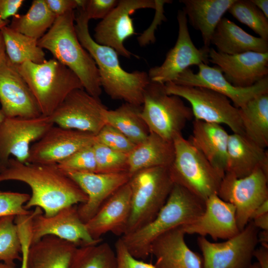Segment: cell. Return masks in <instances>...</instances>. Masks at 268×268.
<instances>
[{"mask_svg":"<svg viewBox=\"0 0 268 268\" xmlns=\"http://www.w3.org/2000/svg\"><path fill=\"white\" fill-rule=\"evenodd\" d=\"M251 1L268 18V0H251Z\"/></svg>","mask_w":268,"mask_h":268,"instance_id":"obj_50","label":"cell"},{"mask_svg":"<svg viewBox=\"0 0 268 268\" xmlns=\"http://www.w3.org/2000/svg\"><path fill=\"white\" fill-rule=\"evenodd\" d=\"M211 44L228 55L247 52H268V41L250 35L233 21L222 17L212 35Z\"/></svg>","mask_w":268,"mask_h":268,"instance_id":"obj_29","label":"cell"},{"mask_svg":"<svg viewBox=\"0 0 268 268\" xmlns=\"http://www.w3.org/2000/svg\"><path fill=\"white\" fill-rule=\"evenodd\" d=\"M5 165L0 164V172L3 169Z\"/></svg>","mask_w":268,"mask_h":268,"instance_id":"obj_57","label":"cell"},{"mask_svg":"<svg viewBox=\"0 0 268 268\" xmlns=\"http://www.w3.org/2000/svg\"><path fill=\"white\" fill-rule=\"evenodd\" d=\"M268 173L260 168L240 178L225 173L217 195L235 207L240 231L250 221L255 209L268 200Z\"/></svg>","mask_w":268,"mask_h":268,"instance_id":"obj_11","label":"cell"},{"mask_svg":"<svg viewBox=\"0 0 268 268\" xmlns=\"http://www.w3.org/2000/svg\"><path fill=\"white\" fill-rule=\"evenodd\" d=\"M97 173L128 171V154L95 142L93 144Z\"/></svg>","mask_w":268,"mask_h":268,"instance_id":"obj_38","label":"cell"},{"mask_svg":"<svg viewBox=\"0 0 268 268\" xmlns=\"http://www.w3.org/2000/svg\"><path fill=\"white\" fill-rule=\"evenodd\" d=\"M30 197V195L26 193L0 190V217L30 213L32 210L26 209L24 207Z\"/></svg>","mask_w":268,"mask_h":268,"instance_id":"obj_41","label":"cell"},{"mask_svg":"<svg viewBox=\"0 0 268 268\" xmlns=\"http://www.w3.org/2000/svg\"><path fill=\"white\" fill-rule=\"evenodd\" d=\"M115 251L117 260L116 268H156L154 265L146 263L132 256L121 238L115 243Z\"/></svg>","mask_w":268,"mask_h":268,"instance_id":"obj_42","label":"cell"},{"mask_svg":"<svg viewBox=\"0 0 268 268\" xmlns=\"http://www.w3.org/2000/svg\"><path fill=\"white\" fill-rule=\"evenodd\" d=\"M21 246V260L20 268H26L28 252L31 245V241L27 237H23L20 240Z\"/></svg>","mask_w":268,"mask_h":268,"instance_id":"obj_47","label":"cell"},{"mask_svg":"<svg viewBox=\"0 0 268 268\" xmlns=\"http://www.w3.org/2000/svg\"><path fill=\"white\" fill-rule=\"evenodd\" d=\"M199 70L194 73L188 68L173 81L175 84L208 88L227 97L238 108L244 106L249 100L268 92V76L248 87H236L230 83L217 67H210L201 63Z\"/></svg>","mask_w":268,"mask_h":268,"instance_id":"obj_17","label":"cell"},{"mask_svg":"<svg viewBox=\"0 0 268 268\" xmlns=\"http://www.w3.org/2000/svg\"><path fill=\"white\" fill-rule=\"evenodd\" d=\"M119 0H85L82 8L88 18H104L118 4Z\"/></svg>","mask_w":268,"mask_h":268,"instance_id":"obj_43","label":"cell"},{"mask_svg":"<svg viewBox=\"0 0 268 268\" xmlns=\"http://www.w3.org/2000/svg\"><path fill=\"white\" fill-rule=\"evenodd\" d=\"M14 215L0 217V262L15 264L21 260V246Z\"/></svg>","mask_w":268,"mask_h":268,"instance_id":"obj_36","label":"cell"},{"mask_svg":"<svg viewBox=\"0 0 268 268\" xmlns=\"http://www.w3.org/2000/svg\"><path fill=\"white\" fill-rule=\"evenodd\" d=\"M5 116L0 109V124L2 122Z\"/></svg>","mask_w":268,"mask_h":268,"instance_id":"obj_55","label":"cell"},{"mask_svg":"<svg viewBox=\"0 0 268 268\" xmlns=\"http://www.w3.org/2000/svg\"><path fill=\"white\" fill-rule=\"evenodd\" d=\"M0 103L6 118H32L42 115L28 85L7 55L0 65Z\"/></svg>","mask_w":268,"mask_h":268,"instance_id":"obj_19","label":"cell"},{"mask_svg":"<svg viewBox=\"0 0 268 268\" xmlns=\"http://www.w3.org/2000/svg\"><path fill=\"white\" fill-rule=\"evenodd\" d=\"M115 250L107 242L77 247L70 268H116Z\"/></svg>","mask_w":268,"mask_h":268,"instance_id":"obj_35","label":"cell"},{"mask_svg":"<svg viewBox=\"0 0 268 268\" xmlns=\"http://www.w3.org/2000/svg\"><path fill=\"white\" fill-rule=\"evenodd\" d=\"M173 143L174 157L169 171L174 183L204 201L217 194L223 177L182 134L176 135Z\"/></svg>","mask_w":268,"mask_h":268,"instance_id":"obj_7","label":"cell"},{"mask_svg":"<svg viewBox=\"0 0 268 268\" xmlns=\"http://www.w3.org/2000/svg\"><path fill=\"white\" fill-rule=\"evenodd\" d=\"M93 144L75 151L57 164L58 166L65 172H97Z\"/></svg>","mask_w":268,"mask_h":268,"instance_id":"obj_39","label":"cell"},{"mask_svg":"<svg viewBox=\"0 0 268 268\" xmlns=\"http://www.w3.org/2000/svg\"><path fill=\"white\" fill-rule=\"evenodd\" d=\"M74 10L56 17L38 45L50 51L54 58L72 70L84 90L99 98L102 93L98 69L89 53L79 41L75 30Z\"/></svg>","mask_w":268,"mask_h":268,"instance_id":"obj_4","label":"cell"},{"mask_svg":"<svg viewBox=\"0 0 268 268\" xmlns=\"http://www.w3.org/2000/svg\"><path fill=\"white\" fill-rule=\"evenodd\" d=\"M107 107L83 89L71 91L50 115L55 125L96 135L106 124Z\"/></svg>","mask_w":268,"mask_h":268,"instance_id":"obj_13","label":"cell"},{"mask_svg":"<svg viewBox=\"0 0 268 268\" xmlns=\"http://www.w3.org/2000/svg\"><path fill=\"white\" fill-rule=\"evenodd\" d=\"M177 19L178 34L174 46L166 55L163 63L151 68L148 75L151 81L165 84L173 82L190 67L208 63L209 49L197 48L192 40L188 26V19L183 10H179Z\"/></svg>","mask_w":268,"mask_h":268,"instance_id":"obj_14","label":"cell"},{"mask_svg":"<svg viewBox=\"0 0 268 268\" xmlns=\"http://www.w3.org/2000/svg\"><path fill=\"white\" fill-rule=\"evenodd\" d=\"M24 1L23 0H0V19L6 20L8 17L16 15Z\"/></svg>","mask_w":268,"mask_h":268,"instance_id":"obj_45","label":"cell"},{"mask_svg":"<svg viewBox=\"0 0 268 268\" xmlns=\"http://www.w3.org/2000/svg\"><path fill=\"white\" fill-rule=\"evenodd\" d=\"M235 0H181L188 21L201 32L203 47L210 48L215 28Z\"/></svg>","mask_w":268,"mask_h":268,"instance_id":"obj_27","label":"cell"},{"mask_svg":"<svg viewBox=\"0 0 268 268\" xmlns=\"http://www.w3.org/2000/svg\"><path fill=\"white\" fill-rule=\"evenodd\" d=\"M31 232V244L49 235L72 243L77 247L95 245L103 241L95 240L90 236L76 205L63 208L51 216H45L40 207H35Z\"/></svg>","mask_w":268,"mask_h":268,"instance_id":"obj_15","label":"cell"},{"mask_svg":"<svg viewBox=\"0 0 268 268\" xmlns=\"http://www.w3.org/2000/svg\"><path fill=\"white\" fill-rule=\"evenodd\" d=\"M84 192L87 201L77 206L81 220L87 222L119 189L128 183V171L115 173L65 172Z\"/></svg>","mask_w":268,"mask_h":268,"instance_id":"obj_21","label":"cell"},{"mask_svg":"<svg viewBox=\"0 0 268 268\" xmlns=\"http://www.w3.org/2000/svg\"><path fill=\"white\" fill-rule=\"evenodd\" d=\"M77 247L54 236H46L31 244L26 268H70Z\"/></svg>","mask_w":268,"mask_h":268,"instance_id":"obj_28","label":"cell"},{"mask_svg":"<svg viewBox=\"0 0 268 268\" xmlns=\"http://www.w3.org/2000/svg\"><path fill=\"white\" fill-rule=\"evenodd\" d=\"M250 268H260L258 262L252 264Z\"/></svg>","mask_w":268,"mask_h":268,"instance_id":"obj_56","label":"cell"},{"mask_svg":"<svg viewBox=\"0 0 268 268\" xmlns=\"http://www.w3.org/2000/svg\"><path fill=\"white\" fill-rule=\"evenodd\" d=\"M174 157L173 141L150 133L128 154V171L131 175L147 168L170 167Z\"/></svg>","mask_w":268,"mask_h":268,"instance_id":"obj_30","label":"cell"},{"mask_svg":"<svg viewBox=\"0 0 268 268\" xmlns=\"http://www.w3.org/2000/svg\"><path fill=\"white\" fill-rule=\"evenodd\" d=\"M254 257L257 260L260 268H268V249L262 246L256 248Z\"/></svg>","mask_w":268,"mask_h":268,"instance_id":"obj_46","label":"cell"},{"mask_svg":"<svg viewBox=\"0 0 268 268\" xmlns=\"http://www.w3.org/2000/svg\"><path fill=\"white\" fill-rule=\"evenodd\" d=\"M254 225L262 230H268V213L260 216L252 220Z\"/></svg>","mask_w":268,"mask_h":268,"instance_id":"obj_48","label":"cell"},{"mask_svg":"<svg viewBox=\"0 0 268 268\" xmlns=\"http://www.w3.org/2000/svg\"><path fill=\"white\" fill-rule=\"evenodd\" d=\"M259 229L250 221L233 237L220 243L211 242L199 236L202 268H250L256 249Z\"/></svg>","mask_w":268,"mask_h":268,"instance_id":"obj_10","label":"cell"},{"mask_svg":"<svg viewBox=\"0 0 268 268\" xmlns=\"http://www.w3.org/2000/svg\"><path fill=\"white\" fill-rule=\"evenodd\" d=\"M259 168L268 173V151L245 135L229 134L225 173L240 178L250 175Z\"/></svg>","mask_w":268,"mask_h":268,"instance_id":"obj_25","label":"cell"},{"mask_svg":"<svg viewBox=\"0 0 268 268\" xmlns=\"http://www.w3.org/2000/svg\"><path fill=\"white\" fill-rule=\"evenodd\" d=\"M229 135L221 125L194 120L189 139L223 177L226 171Z\"/></svg>","mask_w":268,"mask_h":268,"instance_id":"obj_26","label":"cell"},{"mask_svg":"<svg viewBox=\"0 0 268 268\" xmlns=\"http://www.w3.org/2000/svg\"><path fill=\"white\" fill-rule=\"evenodd\" d=\"M89 21L83 8H77L74 24L76 35L97 65L102 89L113 99L141 106L145 88L150 81L148 73L138 70L129 72L124 69L117 52L97 43L91 36Z\"/></svg>","mask_w":268,"mask_h":268,"instance_id":"obj_2","label":"cell"},{"mask_svg":"<svg viewBox=\"0 0 268 268\" xmlns=\"http://www.w3.org/2000/svg\"><path fill=\"white\" fill-rule=\"evenodd\" d=\"M140 116L150 133L171 141L193 118L191 107L181 97L168 94L164 84L151 80L144 93Z\"/></svg>","mask_w":268,"mask_h":268,"instance_id":"obj_8","label":"cell"},{"mask_svg":"<svg viewBox=\"0 0 268 268\" xmlns=\"http://www.w3.org/2000/svg\"><path fill=\"white\" fill-rule=\"evenodd\" d=\"M131 190L129 182L115 192L85 223L90 236L95 240L108 232L123 236L131 207Z\"/></svg>","mask_w":268,"mask_h":268,"instance_id":"obj_23","label":"cell"},{"mask_svg":"<svg viewBox=\"0 0 268 268\" xmlns=\"http://www.w3.org/2000/svg\"><path fill=\"white\" fill-rule=\"evenodd\" d=\"M15 67L44 116L51 115L71 91L83 89L77 75L55 58L41 64L26 61Z\"/></svg>","mask_w":268,"mask_h":268,"instance_id":"obj_5","label":"cell"},{"mask_svg":"<svg viewBox=\"0 0 268 268\" xmlns=\"http://www.w3.org/2000/svg\"><path fill=\"white\" fill-rule=\"evenodd\" d=\"M129 183L131 190V212L123 235L137 230L156 216L174 184L169 167L140 170L131 175Z\"/></svg>","mask_w":268,"mask_h":268,"instance_id":"obj_6","label":"cell"},{"mask_svg":"<svg viewBox=\"0 0 268 268\" xmlns=\"http://www.w3.org/2000/svg\"><path fill=\"white\" fill-rule=\"evenodd\" d=\"M208 60L218 67L225 78L236 87L252 86L268 75V52L228 55L210 48Z\"/></svg>","mask_w":268,"mask_h":268,"instance_id":"obj_20","label":"cell"},{"mask_svg":"<svg viewBox=\"0 0 268 268\" xmlns=\"http://www.w3.org/2000/svg\"><path fill=\"white\" fill-rule=\"evenodd\" d=\"M268 213V200L259 205L253 212L250 221L254 219Z\"/></svg>","mask_w":268,"mask_h":268,"instance_id":"obj_49","label":"cell"},{"mask_svg":"<svg viewBox=\"0 0 268 268\" xmlns=\"http://www.w3.org/2000/svg\"><path fill=\"white\" fill-rule=\"evenodd\" d=\"M141 109V106L126 102L115 109H107L104 114L106 124L120 131L137 145L144 140L150 133L140 116Z\"/></svg>","mask_w":268,"mask_h":268,"instance_id":"obj_32","label":"cell"},{"mask_svg":"<svg viewBox=\"0 0 268 268\" xmlns=\"http://www.w3.org/2000/svg\"><path fill=\"white\" fill-rule=\"evenodd\" d=\"M95 141L127 154L136 145L120 131L108 124L95 135Z\"/></svg>","mask_w":268,"mask_h":268,"instance_id":"obj_40","label":"cell"},{"mask_svg":"<svg viewBox=\"0 0 268 268\" xmlns=\"http://www.w3.org/2000/svg\"><path fill=\"white\" fill-rule=\"evenodd\" d=\"M228 11L238 21L258 34L260 38L268 41V18L251 0H235Z\"/></svg>","mask_w":268,"mask_h":268,"instance_id":"obj_37","label":"cell"},{"mask_svg":"<svg viewBox=\"0 0 268 268\" xmlns=\"http://www.w3.org/2000/svg\"><path fill=\"white\" fill-rule=\"evenodd\" d=\"M9 23V20H3L0 19V30L3 27L7 26Z\"/></svg>","mask_w":268,"mask_h":268,"instance_id":"obj_54","label":"cell"},{"mask_svg":"<svg viewBox=\"0 0 268 268\" xmlns=\"http://www.w3.org/2000/svg\"><path fill=\"white\" fill-rule=\"evenodd\" d=\"M8 180L26 184L31 195L25 208L40 207L46 216L87 200L84 192L57 164L22 163L10 158L0 172V182Z\"/></svg>","mask_w":268,"mask_h":268,"instance_id":"obj_1","label":"cell"},{"mask_svg":"<svg viewBox=\"0 0 268 268\" xmlns=\"http://www.w3.org/2000/svg\"><path fill=\"white\" fill-rule=\"evenodd\" d=\"M56 16L49 9L45 0H33L28 11L12 17L8 26L37 40L42 38L54 23Z\"/></svg>","mask_w":268,"mask_h":268,"instance_id":"obj_34","label":"cell"},{"mask_svg":"<svg viewBox=\"0 0 268 268\" xmlns=\"http://www.w3.org/2000/svg\"><path fill=\"white\" fill-rule=\"evenodd\" d=\"M156 8L153 0H119L117 6L94 29V40L115 50L125 58L134 56L124 46L125 41L136 34L131 15L137 10Z\"/></svg>","mask_w":268,"mask_h":268,"instance_id":"obj_16","label":"cell"},{"mask_svg":"<svg viewBox=\"0 0 268 268\" xmlns=\"http://www.w3.org/2000/svg\"><path fill=\"white\" fill-rule=\"evenodd\" d=\"M0 31L7 57L14 66H19L26 61L41 64L47 61L43 49L38 45L37 40L21 34L8 25Z\"/></svg>","mask_w":268,"mask_h":268,"instance_id":"obj_33","label":"cell"},{"mask_svg":"<svg viewBox=\"0 0 268 268\" xmlns=\"http://www.w3.org/2000/svg\"><path fill=\"white\" fill-rule=\"evenodd\" d=\"M181 226L185 234H198L203 237L208 235L215 241L227 240L240 231L235 207L216 194L206 200L204 210L197 219Z\"/></svg>","mask_w":268,"mask_h":268,"instance_id":"obj_22","label":"cell"},{"mask_svg":"<svg viewBox=\"0 0 268 268\" xmlns=\"http://www.w3.org/2000/svg\"><path fill=\"white\" fill-rule=\"evenodd\" d=\"M6 57L5 44L1 32L0 31V65Z\"/></svg>","mask_w":268,"mask_h":268,"instance_id":"obj_52","label":"cell"},{"mask_svg":"<svg viewBox=\"0 0 268 268\" xmlns=\"http://www.w3.org/2000/svg\"><path fill=\"white\" fill-rule=\"evenodd\" d=\"M204 209L205 201L174 183L156 216L137 230L120 238L132 256L144 260L150 255L151 245L156 238L173 228L193 222Z\"/></svg>","mask_w":268,"mask_h":268,"instance_id":"obj_3","label":"cell"},{"mask_svg":"<svg viewBox=\"0 0 268 268\" xmlns=\"http://www.w3.org/2000/svg\"><path fill=\"white\" fill-rule=\"evenodd\" d=\"M185 235L181 226L153 242L150 253L155 258L156 268H202V257L188 246Z\"/></svg>","mask_w":268,"mask_h":268,"instance_id":"obj_24","label":"cell"},{"mask_svg":"<svg viewBox=\"0 0 268 268\" xmlns=\"http://www.w3.org/2000/svg\"><path fill=\"white\" fill-rule=\"evenodd\" d=\"M164 87L168 94L178 96L190 103L195 120L225 125L233 133L244 135L239 108L224 95L208 88L172 82L165 83Z\"/></svg>","mask_w":268,"mask_h":268,"instance_id":"obj_9","label":"cell"},{"mask_svg":"<svg viewBox=\"0 0 268 268\" xmlns=\"http://www.w3.org/2000/svg\"><path fill=\"white\" fill-rule=\"evenodd\" d=\"M0 268H17L15 264H8L0 262Z\"/></svg>","mask_w":268,"mask_h":268,"instance_id":"obj_53","label":"cell"},{"mask_svg":"<svg viewBox=\"0 0 268 268\" xmlns=\"http://www.w3.org/2000/svg\"><path fill=\"white\" fill-rule=\"evenodd\" d=\"M54 124L50 116L5 117L0 124V164L5 165L10 155L27 163L31 144L41 138Z\"/></svg>","mask_w":268,"mask_h":268,"instance_id":"obj_12","label":"cell"},{"mask_svg":"<svg viewBox=\"0 0 268 268\" xmlns=\"http://www.w3.org/2000/svg\"><path fill=\"white\" fill-rule=\"evenodd\" d=\"M95 142V135L54 125L31 145L27 163L58 164Z\"/></svg>","mask_w":268,"mask_h":268,"instance_id":"obj_18","label":"cell"},{"mask_svg":"<svg viewBox=\"0 0 268 268\" xmlns=\"http://www.w3.org/2000/svg\"><path fill=\"white\" fill-rule=\"evenodd\" d=\"M258 241L262 247L268 249V230L259 231Z\"/></svg>","mask_w":268,"mask_h":268,"instance_id":"obj_51","label":"cell"},{"mask_svg":"<svg viewBox=\"0 0 268 268\" xmlns=\"http://www.w3.org/2000/svg\"><path fill=\"white\" fill-rule=\"evenodd\" d=\"M244 135L259 146H268V92L239 108Z\"/></svg>","mask_w":268,"mask_h":268,"instance_id":"obj_31","label":"cell"},{"mask_svg":"<svg viewBox=\"0 0 268 268\" xmlns=\"http://www.w3.org/2000/svg\"><path fill=\"white\" fill-rule=\"evenodd\" d=\"M50 10L57 17L77 8V0H45Z\"/></svg>","mask_w":268,"mask_h":268,"instance_id":"obj_44","label":"cell"}]
</instances>
